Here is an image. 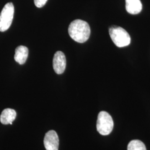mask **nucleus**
<instances>
[{
	"mask_svg": "<svg viewBox=\"0 0 150 150\" xmlns=\"http://www.w3.org/2000/svg\"><path fill=\"white\" fill-rule=\"evenodd\" d=\"M68 31L71 38L79 43L85 42L91 33L88 23L79 19L75 20L70 23Z\"/></svg>",
	"mask_w": 150,
	"mask_h": 150,
	"instance_id": "1",
	"label": "nucleus"
},
{
	"mask_svg": "<svg viewBox=\"0 0 150 150\" xmlns=\"http://www.w3.org/2000/svg\"><path fill=\"white\" fill-rule=\"evenodd\" d=\"M109 34L113 43L118 47L127 46L131 42L130 36L122 27L113 26L109 29Z\"/></svg>",
	"mask_w": 150,
	"mask_h": 150,
	"instance_id": "2",
	"label": "nucleus"
},
{
	"mask_svg": "<svg viewBox=\"0 0 150 150\" xmlns=\"http://www.w3.org/2000/svg\"><path fill=\"white\" fill-rule=\"evenodd\" d=\"M97 130L102 135L110 134L113 128V121L110 115L106 111L99 113L97 121Z\"/></svg>",
	"mask_w": 150,
	"mask_h": 150,
	"instance_id": "3",
	"label": "nucleus"
},
{
	"mask_svg": "<svg viewBox=\"0 0 150 150\" xmlns=\"http://www.w3.org/2000/svg\"><path fill=\"white\" fill-rule=\"evenodd\" d=\"M15 8L12 2L6 4L0 13V31L5 32L11 26Z\"/></svg>",
	"mask_w": 150,
	"mask_h": 150,
	"instance_id": "4",
	"label": "nucleus"
},
{
	"mask_svg": "<svg viewBox=\"0 0 150 150\" xmlns=\"http://www.w3.org/2000/svg\"><path fill=\"white\" fill-rule=\"evenodd\" d=\"M43 142L46 150H59V137L57 133L54 130L49 131L46 134Z\"/></svg>",
	"mask_w": 150,
	"mask_h": 150,
	"instance_id": "5",
	"label": "nucleus"
},
{
	"mask_svg": "<svg viewBox=\"0 0 150 150\" xmlns=\"http://www.w3.org/2000/svg\"><path fill=\"white\" fill-rule=\"evenodd\" d=\"M66 66V59L64 54L59 51L54 55L53 59V67L57 74H62L65 70Z\"/></svg>",
	"mask_w": 150,
	"mask_h": 150,
	"instance_id": "6",
	"label": "nucleus"
},
{
	"mask_svg": "<svg viewBox=\"0 0 150 150\" xmlns=\"http://www.w3.org/2000/svg\"><path fill=\"white\" fill-rule=\"evenodd\" d=\"M126 9L129 13L137 15L142 11V5L140 0H126Z\"/></svg>",
	"mask_w": 150,
	"mask_h": 150,
	"instance_id": "7",
	"label": "nucleus"
},
{
	"mask_svg": "<svg viewBox=\"0 0 150 150\" xmlns=\"http://www.w3.org/2000/svg\"><path fill=\"white\" fill-rule=\"evenodd\" d=\"M28 50L27 47L24 46H19L15 50V54L14 59L19 64H24L28 57Z\"/></svg>",
	"mask_w": 150,
	"mask_h": 150,
	"instance_id": "8",
	"label": "nucleus"
},
{
	"mask_svg": "<svg viewBox=\"0 0 150 150\" xmlns=\"http://www.w3.org/2000/svg\"><path fill=\"white\" fill-rule=\"evenodd\" d=\"M16 117V111L11 108H6L0 116V121L4 125L11 124L15 120Z\"/></svg>",
	"mask_w": 150,
	"mask_h": 150,
	"instance_id": "9",
	"label": "nucleus"
},
{
	"mask_svg": "<svg viewBox=\"0 0 150 150\" xmlns=\"http://www.w3.org/2000/svg\"><path fill=\"white\" fill-rule=\"evenodd\" d=\"M127 150H146L145 144L141 141L134 139L129 142Z\"/></svg>",
	"mask_w": 150,
	"mask_h": 150,
	"instance_id": "10",
	"label": "nucleus"
},
{
	"mask_svg": "<svg viewBox=\"0 0 150 150\" xmlns=\"http://www.w3.org/2000/svg\"><path fill=\"white\" fill-rule=\"evenodd\" d=\"M47 0H34L36 6L38 8H41L45 5Z\"/></svg>",
	"mask_w": 150,
	"mask_h": 150,
	"instance_id": "11",
	"label": "nucleus"
}]
</instances>
